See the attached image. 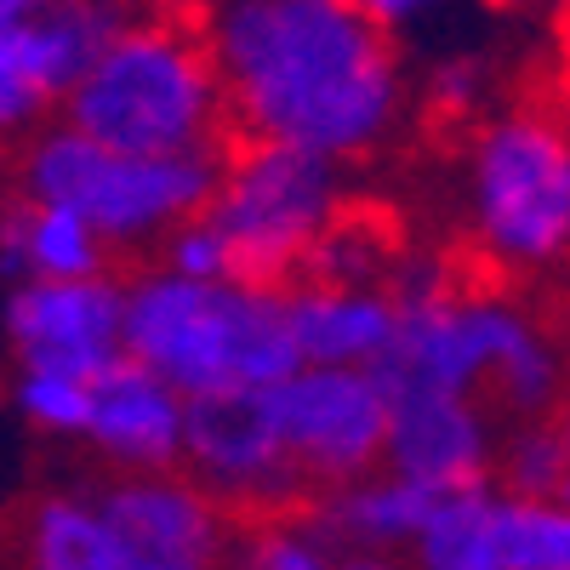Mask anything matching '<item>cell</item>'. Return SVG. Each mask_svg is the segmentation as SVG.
Segmentation results:
<instances>
[{"mask_svg": "<svg viewBox=\"0 0 570 570\" xmlns=\"http://www.w3.org/2000/svg\"><path fill=\"white\" fill-rule=\"evenodd\" d=\"M200 29L240 137L365 166L416 120L400 40L348 0H200Z\"/></svg>", "mask_w": 570, "mask_h": 570, "instance_id": "6da1fadb", "label": "cell"}, {"mask_svg": "<svg viewBox=\"0 0 570 570\" xmlns=\"http://www.w3.org/2000/svg\"><path fill=\"white\" fill-rule=\"evenodd\" d=\"M400 343L383 365L389 389L473 394L508 422L553 416L570 394L559 325L525 285L491 274H451L440 263H400Z\"/></svg>", "mask_w": 570, "mask_h": 570, "instance_id": "7a4b0ae2", "label": "cell"}, {"mask_svg": "<svg viewBox=\"0 0 570 570\" xmlns=\"http://www.w3.org/2000/svg\"><path fill=\"white\" fill-rule=\"evenodd\" d=\"M445 206L480 274L508 285L559 279L570 268V109L525 91L462 126Z\"/></svg>", "mask_w": 570, "mask_h": 570, "instance_id": "3957f363", "label": "cell"}, {"mask_svg": "<svg viewBox=\"0 0 570 570\" xmlns=\"http://www.w3.org/2000/svg\"><path fill=\"white\" fill-rule=\"evenodd\" d=\"M63 120L137 155H223L234 120L200 18L126 7L63 98Z\"/></svg>", "mask_w": 570, "mask_h": 570, "instance_id": "277c9868", "label": "cell"}, {"mask_svg": "<svg viewBox=\"0 0 570 570\" xmlns=\"http://www.w3.org/2000/svg\"><path fill=\"white\" fill-rule=\"evenodd\" d=\"M126 354L188 400L257 394L297 371L285 285L240 274H177L160 257L126 279Z\"/></svg>", "mask_w": 570, "mask_h": 570, "instance_id": "5b68a950", "label": "cell"}, {"mask_svg": "<svg viewBox=\"0 0 570 570\" xmlns=\"http://www.w3.org/2000/svg\"><path fill=\"white\" fill-rule=\"evenodd\" d=\"M217 160L223 155H137L52 120L18 149V195L75 212L109 257L160 252L188 217L206 212Z\"/></svg>", "mask_w": 570, "mask_h": 570, "instance_id": "8992f818", "label": "cell"}, {"mask_svg": "<svg viewBox=\"0 0 570 570\" xmlns=\"http://www.w3.org/2000/svg\"><path fill=\"white\" fill-rule=\"evenodd\" d=\"M348 212L354 195L337 160L263 137H240V149L217 160V188L206 200L228 268L257 285H297Z\"/></svg>", "mask_w": 570, "mask_h": 570, "instance_id": "52a82bcc", "label": "cell"}, {"mask_svg": "<svg viewBox=\"0 0 570 570\" xmlns=\"http://www.w3.org/2000/svg\"><path fill=\"white\" fill-rule=\"evenodd\" d=\"M268 422L292 456L303 491L348 485L360 473L383 468L394 389L383 371L365 365H297L263 389Z\"/></svg>", "mask_w": 570, "mask_h": 570, "instance_id": "ba28073f", "label": "cell"}, {"mask_svg": "<svg viewBox=\"0 0 570 570\" xmlns=\"http://www.w3.org/2000/svg\"><path fill=\"white\" fill-rule=\"evenodd\" d=\"M120 12V0H0V149L63 109Z\"/></svg>", "mask_w": 570, "mask_h": 570, "instance_id": "9c48e42d", "label": "cell"}, {"mask_svg": "<svg viewBox=\"0 0 570 570\" xmlns=\"http://www.w3.org/2000/svg\"><path fill=\"white\" fill-rule=\"evenodd\" d=\"M411 570H570V491L525 497L473 485L434 502Z\"/></svg>", "mask_w": 570, "mask_h": 570, "instance_id": "30bf717a", "label": "cell"}, {"mask_svg": "<svg viewBox=\"0 0 570 570\" xmlns=\"http://www.w3.org/2000/svg\"><path fill=\"white\" fill-rule=\"evenodd\" d=\"M0 343L12 365L98 376L126 354V279H12L0 303Z\"/></svg>", "mask_w": 570, "mask_h": 570, "instance_id": "8fae6325", "label": "cell"}, {"mask_svg": "<svg viewBox=\"0 0 570 570\" xmlns=\"http://www.w3.org/2000/svg\"><path fill=\"white\" fill-rule=\"evenodd\" d=\"M98 491L131 570H228L234 508L217 502L188 468L115 473Z\"/></svg>", "mask_w": 570, "mask_h": 570, "instance_id": "7c38bea8", "label": "cell"}, {"mask_svg": "<svg viewBox=\"0 0 570 570\" xmlns=\"http://www.w3.org/2000/svg\"><path fill=\"white\" fill-rule=\"evenodd\" d=\"M183 468L195 480L228 502L234 513H268V508H292L303 491L292 456H285L263 389L257 394H223V400H195L188 411V445H183Z\"/></svg>", "mask_w": 570, "mask_h": 570, "instance_id": "4fadbf2b", "label": "cell"}, {"mask_svg": "<svg viewBox=\"0 0 570 570\" xmlns=\"http://www.w3.org/2000/svg\"><path fill=\"white\" fill-rule=\"evenodd\" d=\"M502 416L473 394H440V389H394V422H389V456L400 480L422 485L428 497H451L497 480L502 456Z\"/></svg>", "mask_w": 570, "mask_h": 570, "instance_id": "5bb4252c", "label": "cell"}, {"mask_svg": "<svg viewBox=\"0 0 570 570\" xmlns=\"http://www.w3.org/2000/svg\"><path fill=\"white\" fill-rule=\"evenodd\" d=\"M188 411L195 400L177 394L160 371L120 354L91 376V416H86V451L109 462L115 473H155L183 468L188 445Z\"/></svg>", "mask_w": 570, "mask_h": 570, "instance_id": "9a60e30c", "label": "cell"}, {"mask_svg": "<svg viewBox=\"0 0 570 570\" xmlns=\"http://www.w3.org/2000/svg\"><path fill=\"white\" fill-rule=\"evenodd\" d=\"M285 320L303 365H365L383 371L400 343V292L394 279H320L303 274L285 285Z\"/></svg>", "mask_w": 570, "mask_h": 570, "instance_id": "2e32d148", "label": "cell"}, {"mask_svg": "<svg viewBox=\"0 0 570 570\" xmlns=\"http://www.w3.org/2000/svg\"><path fill=\"white\" fill-rule=\"evenodd\" d=\"M18 570H131L104 491H46L18 519Z\"/></svg>", "mask_w": 570, "mask_h": 570, "instance_id": "e0dca14e", "label": "cell"}, {"mask_svg": "<svg viewBox=\"0 0 570 570\" xmlns=\"http://www.w3.org/2000/svg\"><path fill=\"white\" fill-rule=\"evenodd\" d=\"M440 497H428L422 485L400 480L394 468H371L348 485H331L314 497L320 519L337 531L343 548H360V553H405L416 548L428 513H434Z\"/></svg>", "mask_w": 570, "mask_h": 570, "instance_id": "ac0fdd59", "label": "cell"}, {"mask_svg": "<svg viewBox=\"0 0 570 570\" xmlns=\"http://www.w3.org/2000/svg\"><path fill=\"white\" fill-rule=\"evenodd\" d=\"M0 268L12 279H80L109 274V246L75 212L18 195L0 212Z\"/></svg>", "mask_w": 570, "mask_h": 570, "instance_id": "d6986e66", "label": "cell"}, {"mask_svg": "<svg viewBox=\"0 0 570 570\" xmlns=\"http://www.w3.org/2000/svg\"><path fill=\"white\" fill-rule=\"evenodd\" d=\"M343 553L348 548L320 519V508L314 502H292V508L252 513L246 525L234 531L228 570H337Z\"/></svg>", "mask_w": 570, "mask_h": 570, "instance_id": "ffe728a7", "label": "cell"}, {"mask_svg": "<svg viewBox=\"0 0 570 570\" xmlns=\"http://www.w3.org/2000/svg\"><path fill=\"white\" fill-rule=\"evenodd\" d=\"M502 98H508L502 63H497V52H480V46H445V52H434L428 69L416 75V115L440 120L451 131L491 115Z\"/></svg>", "mask_w": 570, "mask_h": 570, "instance_id": "44dd1931", "label": "cell"}, {"mask_svg": "<svg viewBox=\"0 0 570 570\" xmlns=\"http://www.w3.org/2000/svg\"><path fill=\"white\" fill-rule=\"evenodd\" d=\"M12 411L46 440H86V416H91V376L75 371H35V365H12Z\"/></svg>", "mask_w": 570, "mask_h": 570, "instance_id": "7402d4cb", "label": "cell"}, {"mask_svg": "<svg viewBox=\"0 0 570 570\" xmlns=\"http://www.w3.org/2000/svg\"><path fill=\"white\" fill-rule=\"evenodd\" d=\"M497 485L525 491V497H559V491H570V456H564V440H559V422L553 416L513 422L508 434H502Z\"/></svg>", "mask_w": 570, "mask_h": 570, "instance_id": "603a6c76", "label": "cell"}, {"mask_svg": "<svg viewBox=\"0 0 570 570\" xmlns=\"http://www.w3.org/2000/svg\"><path fill=\"white\" fill-rule=\"evenodd\" d=\"M400 246H394V234L365 217V212H348L337 228L325 234V246L314 252L308 274L320 279H394L400 274Z\"/></svg>", "mask_w": 570, "mask_h": 570, "instance_id": "cb8c5ba5", "label": "cell"}, {"mask_svg": "<svg viewBox=\"0 0 570 570\" xmlns=\"http://www.w3.org/2000/svg\"><path fill=\"white\" fill-rule=\"evenodd\" d=\"M354 12H365L383 35L394 40H416V35H434L440 23L456 18L462 0H348Z\"/></svg>", "mask_w": 570, "mask_h": 570, "instance_id": "d4e9b609", "label": "cell"}, {"mask_svg": "<svg viewBox=\"0 0 570 570\" xmlns=\"http://www.w3.org/2000/svg\"><path fill=\"white\" fill-rule=\"evenodd\" d=\"M553 98L570 109V0L559 7V29H553Z\"/></svg>", "mask_w": 570, "mask_h": 570, "instance_id": "484cf974", "label": "cell"}, {"mask_svg": "<svg viewBox=\"0 0 570 570\" xmlns=\"http://www.w3.org/2000/svg\"><path fill=\"white\" fill-rule=\"evenodd\" d=\"M337 570H411V559L405 553H360V548H348Z\"/></svg>", "mask_w": 570, "mask_h": 570, "instance_id": "4316f807", "label": "cell"}, {"mask_svg": "<svg viewBox=\"0 0 570 570\" xmlns=\"http://www.w3.org/2000/svg\"><path fill=\"white\" fill-rule=\"evenodd\" d=\"M485 7H497V12H553L564 0H485Z\"/></svg>", "mask_w": 570, "mask_h": 570, "instance_id": "83f0119b", "label": "cell"}, {"mask_svg": "<svg viewBox=\"0 0 570 570\" xmlns=\"http://www.w3.org/2000/svg\"><path fill=\"white\" fill-rule=\"evenodd\" d=\"M553 325H559V348H564V365H570V285H564V297H559Z\"/></svg>", "mask_w": 570, "mask_h": 570, "instance_id": "f1b7e54d", "label": "cell"}, {"mask_svg": "<svg viewBox=\"0 0 570 570\" xmlns=\"http://www.w3.org/2000/svg\"><path fill=\"white\" fill-rule=\"evenodd\" d=\"M553 422H559V440H564V456H570V394H564V405L553 411Z\"/></svg>", "mask_w": 570, "mask_h": 570, "instance_id": "f546056e", "label": "cell"}, {"mask_svg": "<svg viewBox=\"0 0 570 570\" xmlns=\"http://www.w3.org/2000/svg\"><path fill=\"white\" fill-rule=\"evenodd\" d=\"M142 7H160V0H142Z\"/></svg>", "mask_w": 570, "mask_h": 570, "instance_id": "4dcf8cb0", "label": "cell"}]
</instances>
